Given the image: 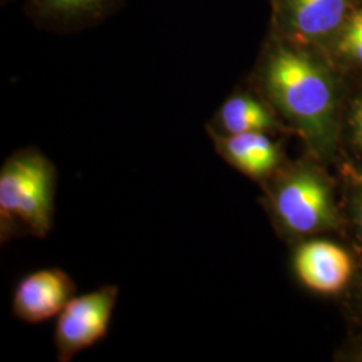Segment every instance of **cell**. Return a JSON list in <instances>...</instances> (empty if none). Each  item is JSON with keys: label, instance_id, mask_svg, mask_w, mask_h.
Segmentation results:
<instances>
[{"label": "cell", "instance_id": "2", "mask_svg": "<svg viewBox=\"0 0 362 362\" xmlns=\"http://www.w3.org/2000/svg\"><path fill=\"white\" fill-rule=\"evenodd\" d=\"M58 172L38 149L7 157L0 169V239H45L52 228Z\"/></svg>", "mask_w": 362, "mask_h": 362}, {"label": "cell", "instance_id": "10", "mask_svg": "<svg viewBox=\"0 0 362 362\" xmlns=\"http://www.w3.org/2000/svg\"><path fill=\"white\" fill-rule=\"evenodd\" d=\"M276 127L278 122L266 105L251 94L238 93L221 104L207 130L219 134H240L266 133Z\"/></svg>", "mask_w": 362, "mask_h": 362}, {"label": "cell", "instance_id": "7", "mask_svg": "<svg viewBox=\"0 0 362 362\" xmlns=\"http://www.w3.org/2000/svg\"><path fill=\"white\" fill-rule=\"evenodd\" d=\"M294 269L303 285L322 294H332L348 284L351 260L341 247L317 240L298 248Z\"/></svg>", "mask_w": 362, "mask_h": 362}, {"label": "cell", "instance_id": "4", "mask_svg": "<svg viewBox=\"0 0 362 362\" xmlns=\"http://www.w3.org/2000/svg\"><path fill=\"white\" fill-rule=\"evenodd\" d=\"M118 296L117 286L106 285L67 302L54 329L58 361H71L107 336Z\"/></svg>", "mask_w": 362, "mask_h": 362}, {"label": "cell", "instance_id": "11", "mask_svg": "<svg viewBox=\"0 0 362 362\" xmlns=\"http://www.w3.org/2000/svg\"><path fill=\"white\" fill-rule=\"evenodd\" d=\"M339 50L362 64V8L350 16L339 40Z\"/></svg>", "mask_w": 362, "mask_h": 362}, {"label": "cell", "instance_id": "5", "mask_svg": "<svg viewBox=\"0 0 362 362\" xmlns=\"http://www.w3.org/2000/svg\"><path fill=\"white\" fill-rule=\"evenodd\" d=\"M73 278L58 267L42 269L23 276L13 290V315L30 325L58 317L67 302L76 296Z\"/></svg>", "mask_w": 362, "mask_h": 362}, {"label": "cell", "instance_id": "1", "mask_svg": "<svg viewBox=\"0 0 362 362\" xmlns=\"http://www.w3.org/2000/svg\"><path fill=\"white\" fill-rule=\"evenodd\" d=\"M262 86L281 115L320 153L334 144V90L327 73L296 45L281 43L262 66Z\"/></svg>", "mask_w": 362, "mask_h": 362}, {"label": "cell", "instance_id": "3", "mask_svg": "<svg viewBox=\"0 0 362 362\" xmlns=\"http://www.w3.org/2000/svg\"><path fill=\"white\" fill-rule=\"evenodd\" d=\"M272 214L286 233H314L336 224L332 196L322 176L306 165L291 169L272 192Z\"/></svg>", "mask_w": 362, "mask_h": 362}, {"label": "cell", "instance_id": "12", "mask_svg": "<svg viewBox=\"0 0 362 362\" xmlns=\"http://www.w3.org/2000/svg\"><path fill=\"white\" fill-rule=\"evenodd\" d=\"M351 121H353V130H354L356 143L362 146V98H360L358 103L354 106Z\"/></svg>", "mask_w": 362, "mask_h": 362}, {"label": "cell", "instance_id": "9", "mask_svg": "<svg viewBox=\"0 0 362 362\" xmlns=\"http://www.w3.org/2000/svg\"><path fill=\"white\" fill-rule=\"evenodd\" d=\"M207 133L218 155L252 179L272 175L281 164V149L266 133L219 134L212 130Z\"/></svg>", "mask_w": 362, "mask_h": 362}, {"label": "cell", "instance_id": "8", "mask_svg": "<svg viewBox=\"0 0 362 362\" xmlns=\"http://www.w3.org/2000/svg\"><path fill=\"white\" fill-rule=\"evenodd\" d=\"M122 0H28L27 16L37 26L70 33L101 23Z\"/></svg>", "mask_w": 362, "mask_h": 362}, {"label": "cell", "instance_id": "6", "mask_svg": "<svg viewBox=\"0 0 362 362\" xmlns=\"http://www.w3.org/2000/svg\"><path fill=\"white\" fill-rule=\"evenodd\" d=\"M282 37L291 45H309L327 37L345 18L348 0H276Z\"/></svg>", "mask_w": 362, "mask_h": 362}, {"label": "cell", "instance_id": "13", "mask_svg": "<svg viewBox=\"0 0 362 362\" xmlns=\"http://www.w3.org/2000/svg\"><path fill=\"white\" fill-rule=\"evenodd\" d=\"M351 175L354 176V179L357 181L358 187H360V200H358V221L362 228V173L360 172H351Z\"/></svg>", "mask_w": 362, "mask_h": 362}, {"label": "cell", "instance_id": "14", "mask_svg": "<svg viewBox=\"0 0 362 362\" xmlns=\"http://www.w3.org/2000/svg\"><path fill=\"white\" fill-rule=\"evenodd\" d=\"M8 1H11V0H1V3L4 4V3H8Z\"/></svg>", "mask_w": 362, "mask_h": 362}]
</instances>
